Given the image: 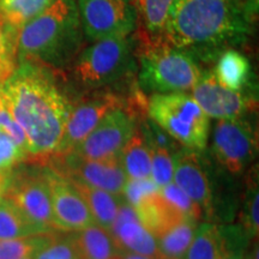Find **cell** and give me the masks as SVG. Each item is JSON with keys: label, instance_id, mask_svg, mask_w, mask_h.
Returning <instances> with one entry per match:
<instances>
[{"label": "cell", "instance_id": "6da1fadb", "mask_svg": "<svg viewBox=\"0 0 259 259\" xmlns=\"http://www.w3.org/2000/svg\"><path fill=\"white\" fill-rule=\"evenodd\" d=\"M2 102L23 128L28 157L46 163L58 151L71 107L44 66L22 63L0 87Z\"/></svg>", "mask_w": 259, "mask_h": 259}, {"label": "cell", "instance_id": "7a4b0ae2", "mask_svg": "<svg viewBox=\"0 0 259 259\" xmlns=\"http://www.w3.org/2000/svg\"><path fill=\"white\" fill-rule=\"evenodd\" d=\"M251 25L236 0H174L162 40L194 60L210 59L245 41Z\"/></svg>", "mask_w": 259, "mask_h": 259}, {"label": "cell", "instance_id": "3957f363", "mask_svg": "<svg viewBox=\"0 0 259 259\" xmlns=\"http://www.w3.org/2000/svg\"><path fill=\"white\" fill-rule=\"evenodd\" d=\"M76 0H54L18 30L17 56L23 63L67 69L85 47Z\"/></svg>", "mask_w": 259, "mask_h": 259}, {"label": "cell", "instance_id": "277c9868", "mask_svg": "<svg viewBox=\"0 0 259 259\" xmlns=\"http://www.w3.org/2000/svg\"><path fill=\"white\" fill-rule=\"evenodd\" d=\"M132 40L142 89L153 94L187 93L202 78L203 71L197 61L162 38L147 40L132 36Z\"/></svg>", "mask_w": 259, "mask_h": 259}, {"label": "cell", "instance_id": "5b68a950", "mask_svg": "<svg viewBox=\"0 0 259 259\" xmlns=\"http://www.w3.org/2000/svg\"><path fill=\"white\" fill-rule=\"evenodd\" d=\"M70 83L96 90L135 76L137 71L132 36L89 42L67 67Z\"/></svg>", "mask_w": 259, "mask_h": 259}, {"label": "cell", "instance_id": "8992f818", "mask_svg": "<svg viewBox=\"0 0 259 259\" xmlns=\"http://www.w3.org/2000/svg\"><path fill=\"white\" fill-rule=\"evenodd\" d=\"M151 121L177 143L191 150H203L209 137L210 118L187 93L153 94L147 103Z\"/></svg>", "mask_w": 259, "mask_h": 259}, {"label": "cell", "instance_id": "52a82bcc", "mask_svg": "<svg viewBox=\"0 0 259 259\" xmlns=\"http://www.w3.org/2000/svg\"><path fill=\"white\" fill-rule=\"evenodd\" d=\"M87 41L131 36L137 27L132 0H76Z\"/></svg>", "mask_w": 259, "mask_h": 259}, {"label": "cell", "instance_id": "ba28073f", "mask_svg": "<svg viewBox=\"0 0 259 259\" xmlns=\"http://www.w3.org/2000/svg\"><path fill=\"white\" fill-rule=\"evenodd\" d=\"M4 197L44 233L54 232L47 169L21 170L6 176Z\"/></svg>", "mask_w": 259, "mask_h": 259}, {"label": "cell", "instance_id": "9c48e42d", "mask_svg": "<svg viewBox=\"0 0 259 259\" xmlns=\"http://www.w3.org/2000/svg\"><path fill=\"white\" fill-rule=\"evenodd\" d=\"M136 128L135 109L131 106L118 107L107 113L71 153L85 160L118 158Z\"/></svg>", "mask_w": 259, "mask_h": 259}, {"label": "cell", "instance_id": "30bf717a", "mask_svg": "<svg viewBox=\"0 0 259 259\" xmlns=\"http://www.w3.org/2000/svg\"><path fill=\"white\" fill-rule=\"evenodd\" d=\"M45 164L66 179L105 190L116 196H121L127 180L118 158L85 160L73 153L56 154L52 155Z\"/></svg>", "mask_w": 259, "mask_h": 259}, {"label": "cell", "instance_id": "8fae6325", "mask_svg": "<svg viewBox=\"0 0 259 259\" xmlns=\"http://www.w3.org/2000/svg\"><path fill=\"white\" fill-rule=\"evenodd\" d=\"M211 150L229 173L240 174L257 155V132L242 118L219 120L212 132Z\"/></svg>", "mask_w": 259, "mask_h": 259}, {"label": "cell", "instance_id": "7c38bea8", "mask_svg": "<svg viewBox=\"0 0 259 259\" xmlns=\"http://www.w3.org/2000/svg\"><path fill=\"white\" fill-rule=\"evenodd\" d=\"M192 97L209 118L218 120H231L242 118L254 108V99L244 92H234L222 87L212 71L203 72L202 78L191 90Z\"/></svg>", "mask_w": 259, "mask_h": 259}, {"label": "cell", "instance_id": "4fadbf2b", "mask_svg": "<svg viewBox=\"0 0 259 259\" xmlns=\"http://www.w3.org/2000/svg\"><path fill=\"white\" fill-rule=\"evenodd\" d=\"M52 215L56 231L78 232L93 225L94 220L83 197L69 179L48 168Z\"/></svg>", "mask_w": 259, "mask_h": 259}, {"label": "cell", "instance_id": "5bb4252c", "mask_svg": "<svg viewBox=\"0 0 259 259\" xmlns=\"http://www.w3.org/2000/svg\"><path fill=\"white\" fill-rule=\"evenodd\" d=\"M121 103L118 95L105 93L102 95L82 100L76 106L71 107L63 139L56 154L64 155L73 151L77 145L96 127L103 116L114 108L124 106Z\"/></svg>", "mask_w": 259, "mask_h": 259}, {"label": "cell", "instance_id": "9a60e30c", "mask_svg": "<svg viewBox=\"0 0 259 259\" xmlns=\"http://www.w3.org/2000/svg\"><path fill=\"white\" fill-rule=\"evenodd\" d=\"M109 233L119 251L132 252L153 259H163L155 236L145 228L136 210L126 202L121 203Z\"/></svg>", "mask_w": 259, "mask_h": 259}, {"label": "cell", "instance_id": "2e32d148", "mask_svg": "<svg viewBox=\"0 0 259 259\" xmlns=\"http://www.w3.org/2000/svg\"><path fill=\"white\" fill-rule=\"evenodd\" d=\"M173 183L200 208H210L211 189L196 151L186 148L177 151L174 155Z\"/></svg>", "mask_w": 259, "mask_h": 259}, {"label": "cell", "instance_id": "e0dca14e", "mask_svg": "<svg viewBox=\"0 0 259 259\" xmlns=\"http://www.w3.org/2000/svg\"><path fill=\"white\" fill-rule=\"evenodd\" d=\"M174 0H132L137 15L134 36L160 40L166 28L168 15Z\"/></svg>", "mask_w": 259, "mask_h": 259}, {"label": "cell", "instance_id": "ac0fdd59", "mask_svg": "<svg viewBox=\"0 0 259 259\" xmlns=\"http://www.w3.org/2000/svg\"><path fill=\"white\" fill-rule=\"evenodd\" d=\"M135 210L141 222L155 239L185 218L163 198L160 191L150 194Z\"/></svg>", "mask_w": 259, "mask_h": 259}, {"label": "cell", "instance_id": "d6986e66", "mask_svg": "<svg viewBox=\"0 0 259 259\" xmlns=\"http://www.w3.org/2000/svg\"><path fill=\"white\" fill-rule=\"evenodd\" d=\"M212 73L216 80L225 88L244 92L252 77L251 64L247 57L239 51L229 48L218 57Z\"/></svg>", "mask_w": 259, "mask_h": 259}, {"label": "cell", "instance_id": "ffe728a7", "mask_svg": "<svg viewBox=\"0 0 259 259\" xmlns=\"http://www.w3.org/2000/svg\"><path fill=\"white\" fill-rule=\"evenodd\" d=\"M234 254L229 247L225 229L204 223L197 229L189 250L183 259H226Z\"/></svg>", "mask_w": 259, "mask_h": 259}, {"label": "cell", "instance_id": "44dd1931", "mask_svg": "<svg viewBox=\"0 0 259 259\" xmlns=\"http://www.w3.org/2000/svg\"><path fill=\"white\" fill-rule=\"evenodd\" d=\"M79 259H112L119 250L111 233L93 223L71 234Z\"/></svg>", "mask_w": 259, "mask_h": 259}, {"label": "cell", "instance_id": "7402d4cb", "mask_svg": "<svg viewBox=\"0 0 259 259\" xmlns=\"http://www.w3.org/2000/svg\"><path fill=\"white\" fill-rule=\"evenodd\" d=\"M70 181L83 197L84 202L92 213L94 223L109 231L121 203L124 202L122 196H116L105 190L96 189V187L85 185L78 181Z\"/></svg>", "mask_w": 259, "mask_h": 259}, {"label": "cell", "instance_id": "603a6c76", "mask_svg": "<svg viewBox=\"0 0 259 259\" xmlns=\"http://www.w3.org/2000/svg\"><path fill=\"white\" fill-rule=\"evenodd\" d=\"M127 179H150V148L137 126L118 157Z\"/></svg>", "mask_w": 259, "mask_h": 259}, {"label": "cell", "instance_id": "cb8c5ba5", "mask_svg": "<svg viewBox=\"0 0 259 259\" xmlns=\"http://www.w3.org/2000/svg\"><path fill=\"white\" fill-rule=\"evenodd\" d=\"M198 229L197 220L185 216L156 238L158 251L163 259H183Z\"/></svg>", "mask_w": 259, "mask_h": 259}, {"label": "cell", "instance_id": "d4e9b609", "mask_svg": "<svg viewBox=\"0 0 259 259\" xmlns=\"http://www.w3.org/2000/svg\"><path fill=\"white\" fill-rule=\"evenodd\" d=\"M47 234L35 226L11 200L3 197L0 200V240Z\"/></svg>", "mask_w": 259, "mask_h": 259}, {"label": "cell", "instance_id": "484cf974", "mask_svg": "<svg viewBox=\"0 0 259 259\" xmlns=\"http://www.w3.org/2000/svg\"><path fill=\"white\" fill-rule=\"evenodd\" d=\"M53 2L54 0H0V17L12 28L19 30Z\"/></svg>", "mask_w": 259, "mask_h": 259}, {"label": "cell", "instance_id": "4316f807", "mask_svg": "<svg viewBox=\"0 0 259 259\" xmlns=\"http://www.w3.org/2000/svg\"><path fill=\"white\" fill-rule=\"evenodd\" d=\"M54 235L36 234L25 238L0 240V259H25L34 257V254L50 244Z\"/></svg>", "mask_w": 259, "mask_h": 259}, {"label": "cell", "instance_id": "83f0119b", "mask_svg": "<svg viewBox=\"0 0 259 259\" xmlns=\"http://www.w3.org/2000/svg\"><path fill=\"white\" fill-rule=\"evenodd\" d=\"M18 29L0 17V87L14 73L17 59Z\"/></svg>", "mask_w": 259, "mask_h": 259}, {"label": "cell", "instance_id": "f1b7e54d", "mask_svg": "<svg viewBox=\"0 0 259 259\" xmlns=\"http://www.w3.org/2000/svg\"><path fill=\"white\" fill-rule=\"evenodd\" d=\"M149 148L151 153L150 179L161 189L173 183L174 156L166 149L155 147V145H149Z\"/></svg>", "mask_w": 259, "mask_h": 259}, {"label": "cell", "instance_id": "f546056e", "mask_svg": "<svg viewBox=\"0 0 259 259\" xmlns=\"http://www.w3.org/2000/svg\"><path fill=\"white\" fill-rule=\"evenodd\" d=\"M160 193L163 196V198L170 203L177 210L187 218H192L198 220L202 218L203 209L200 208L197 203H194L187 194L181 191L174 183L168 184V185L161 187Z\"/></svg>", "mask_w": 259, "mask_h": 259}, {"label": "cell", "instance_id": "4dcf8cb0", "mask_svg": "<svg viewBox=\"0 0 259 259\" xmlns=\"http://www.w3.org/2000/svg\"><path fill=\"white\" fill-rule=\"evenodd\" d=\"M34 259H79L71 236L57 238L54 236L50 244L42 247L34 254Z\"/></svg>", "mask_w": 259, "mask_h": 259}, {"label": "cell", "instance_id": "1f68e13d", "mask_svg": "<svg viewBox=\"0 0 259 259\" xmlns=\"http://www.w3.org/2000/svg\"><path fill=\"white\" fill-rule=\"evenodd\" d=\"M158 191L160 187L151 179H127L121 196H124L128 205L136 209L145 198Z\"/></svg>", "mask_w": 259, "mask_h": 259}, {"label": "cell", "instance_id": "d6a6232c", "mask_svg": "<svg viewBox=\"0 0 259 259\" xmlns=\"http://www.w3.org/2000/svg\"><path fill=\"white\" fill-rule=\"evenodd\" d=\"M259 192L258 183L252 184L248 189L245 199L244 210H242V222H244V232L251 238H257L259 229Z\"/></svg>", "mask_w": 259, "mask_h": 259}, {"label": "cell", "instance_id": "836d02e7", "mask_svg": "<svg viewBox=\"0 0 259 259\" xmlns=\"http://www.w3.org/2000/svg\"><path fill=\"white\" fill-rule=\"evenodd\" d=\"M27 158L24 151L4 132H0V171L9 173L15 164Z\"/></svg>", "mask_w": 259, "mask_h": 259}, {"label": "cell", "instance_id": "e575fe53", "mask_svg": "<svg viewBox=\"0 0 259 259\" xmlns=\"http://www.w3.org/2000/svg\"><path fill=\"white\" fill-rule=\"evenodd\" d=\"M258 4H259V0H245L244 3L246 16H247L248 21H250L251 23H253L255 19H257Z\"/></svg>", "mask_w": 259, "mask_h": 259}, {"label": "cell", "instance_id": "d590c367", "mask_svg": "<svg viewBox=\"0 0 259 259\" xmlns=\"http://www.w3.org/2000/svg\"><path fill=\"white\" fill-rule=\"evenodd\" d=\"M112 259H153V258L145 257V255L137 254V253H132V252L119 251Z\"/></svg>", "mask_w": 259, "mask_h": 259}, {"label": "cell", "instance_id": "8d00e7d4", "mask_svg": "<svg viewBox=\"0 0 259 259\" xmlns=\"http://www.w3.org/2000/svg\"><path fill=\"white\" fill-rule=\"evenodd\" d=\"M6 176H8V173H4V171H0V200H2L3 197H4Z\"/></svg>", "mask_w": 259, "mask_h": 259}, {"label": "cell", "instance_id": "74e56055", "mask_svg": "<svg viewBox=\"0 0 259 259\" xmlns=\"http://www.w3.org/2000/svg\"><path fill=\"white\" fill-rule=\"evenodd\" d=\"M226 259H244V257H242L240 253H234V254L228 255Z\"/></svg>", "mask_w": 259, "mask_h": 259}, {"label": "cell", "instance_id": "f35d334b", "mask_svg": "<svg viewBox=\"0 0 259 259\" xmlns=\"http://www.w3.org/2000/svg\"><path fill=\"white\" fill-rule=\"evenodd\" d=\"M3 109V102H2V97H0V112H2Z\"/></svg>", "mask_w": 259, "mask_h": 259}, {"label": "cell", "instance_id": "ab89813d", "mask_svg": "<svg viewBox=\"0 0 259 259\" xmlns=\"http://www.w3.org/2000/svg\"><path fill=\"white\" fill-rule=\"evenodd\" d=\"M25 259H34L32 257H29V258H25Z\"/></svg>", "mask_w": 259, "mask_h": 259}, {"label": "cell", "instance_id": "60d3db41", "mask_svg": "<svg viewBox=\"0 0 259 259\" xmlns=\"http://www.w3.org/2000/svg\"><path fill=\"white\" fill-rule=\"evenodd\" d=\"M236 2H240V0H236Z\"/></svg>", "mask_w": 259, "mask_h": 259}]
</instances>
